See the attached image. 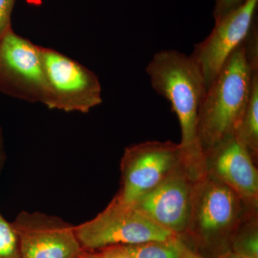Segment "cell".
<instances>
[{
	"label": "cell",
	"mask_w": 258,
	"mask_h": 258,
	"mask_svg": "<svg viewBox=\"0 0 258 258\" xmlns=\"http://www.w3.org/2000/svg\"><path fill=\"white\" fill-rule=\"evenodd\" d=\"M0 258H21L16 232L0 214Z\"/></svg>",
	"instance_id": "15"
},
{
	"label": "cell",
	"mask_w": 258,
	"mask_h": 258,
	"mask_svg": "<svg viewBox=\"0 0 258 258\" xmlns=\"http://www.w3.org/2000/svg\"><path fill=\"white\" fill-rule=\"evenodd\" d=\"M207 172L227 185L252 210L258 207V171L255 162L235 136L206 154Z\"/></svg>",
	"instance_id": "11"
},
{
	"label": "cell",
	"mask_w": 258,
	"mask_h": 258,
	"mask_svg": "<svg viewBox=\"0 0 258 258\" xmlns=\"http://www.w3.org/2000/svg\"><path fill=\"white\" fill-rule=\"evenodd\" d=\"M80 256L83 258H105L98 251L83 250Z\"/></svg>",
	"instance_id": "19"
},
{
	"label": "cell",
	"mask_w": 258,
	"mask_h": 258,
	"mask_svg": "<svg viewBox=\"0 0 258 258\" xmlns=\"http://www.w3.org/2000/svg\"><path fill=\"white\" fill-rule=\"evenodd\" d=\"M41 55L47 84L45 106L86 113L101 104V83L91 70L53 49L41 46Z\"/></svg>",
	"instance_id": "5"
},
{
	"label": "cell",
	"mask_w": 258,
	"mask_h": 258,
	"mask_svg": "<svg viewBox=\"0 0 258 258\" xmlns=\"http://www.w3.org/2000/svg\"><path fill=\"white\" fill-rule=\"evenodd\" d=\"M231 251L258 258L257 211L244 217L231 241Z\"/></svg>",
	"instance_id": "14"
},
{
	"label": "cell",
	"mask_w": 258,
	"mask_h": 258,
	"mask_svg": "<svg viewBox=\"0 0 258 258\" xmlns=\"http://www.w3.org/2000/svg\"><path fill=\"white\" fill-rule=\"evenodd\" d=\"M195 183L179 164L133 205L158 225L181 237L189 221Z\"/></svg>",
	"instance_id": "10"
},
{
	"label": "cell",
	"mask_w": 258,
	"mask_h": 258,
	"mask_svg": "<svg viewBox=\"0 0 258 258\" xmlns=\"http://www.w3.org/2000/svg\"><path fill=\"white\" fill-rule=\"evenodd\" d=\"M1 152H2V137H1V132H0V157H1Z\"/></svg>",
	"instance_id": "22"
},
{
	"label": "cell",
	"mask_w": 258,
	"mask_h": 258,
	"mask_svg": "<svg viewBox=\"0 0 258 258\" xmlns=\"http://www.w3.org/2000/svg\"><path fill=\"white\" fill-rule=\"evenodd\" d=\"M74 230L85 251H98L113 246L133 245L178 237L153 222L133 205L121 203L115 198L94 218L74 226Z\"/></svg>",
	"instance_id": "4"
},
{
	"label": "cell",
	"mask_w": 258,
	"mask_h": 258,
	"mask_svg": "<svg viewBox=\"0 0 258 258\" xmlns=\"http://www.w3.org/2000/svg\"><path fill=\"white\" fill-rule=\"evenodd\" d=\"M247 0H217L213 17L215 20L223 18L232 11L242 6Z\"/></svg>",
	"instance_id": "17"
},
{
	"label": "cell",
	"mask_w": 258,
	"mask_h": 258,
	"mask_svg": "<svg viewBox=\"0 0 258 258\" xmlns=\"http://www.w3.org/2000/svg\"><path fill=\"white\" fill-rule=\"evenodd\" d=\"M15 0H0V41L12 28L11 15Z\"/></svg>",
	"instance_id": "16"
},
{
	"label": "cell",
	"mask_w": 258,
	"mask_h": 258,
	"mask_svg": "<svg viewBox=\"0 0 258 258\" xmlns=\"http://www.w3.org/2000/svg\"><path fill=\"white\" fill-rule=\"evenodd\" d=\"M189 258H208V257H204L203 254L197 253V252H194L193 250H191V252H190Z\"/></svg>",
	"instance_id": "21"
},
{
	"label": "cell",
	"mask_w": 258,
	"mask_h": 258,
	"mask_svg": "<svg viewBox=\"0 0 258 258\" xmlns=\"http://www.w3.org/2000/svg\"><path fill=\"white\" fill-rule=\"evenodd\" d=\"M0 92L44 105L47 98L41 46L20 36L13 28L0 41Z\"/></svg>",
	"instance_id": "6"
},
{
	"label": "cell",
	"mask_w": 258,
	"mask_h": 258,
	"mask_svg": "<svg viewBox=\"0 0 258 258\" xmlns=\"http://www.w3.org/2000/svg\"><path fill=\"white\" fill-rule=\"evenodd\" d=\"M21 258H77L83 250L74 226L42 212H22L12 222Z\"/></svg>",
	"instance_id": "9"
},
{
	"label": "cell",
	"mask_w": 258,
	"mask_h": 258,
	"mask_svg": "<svg viewBox=\"0 0 258 258\" xmlns=\"http://www.w3.org/2000/svg\"><path fill=\"white\" fill-rule=\"evenodd\" d=\"M179 164V144L171 141L146 142L126 148L120 161V188L114 198L134 205Z\"/></svg>",
	"instance_id": "7"
},
{
	"label": "cell",
	"mask_w": 258,
	"mask_h": 258,
	"mask_svg": "<svg viewBox=\"0 0 258 258\" xmlns=\"http://www.w3.org/2000/svg\"><path fill=\"white\" fill-rule=\"evenodd\" d=\"M244 42L226 61L202 103L198 137L205 157L219 144L235 136L248 103L258 50L246 51Z\"/></svg>",
	"instance_id": "2"
},
{
	"label": "cell",
	"mask_w": 258,
	"mask_h": 258,
	"mask_svg": "<svg viewBox=\"0 0 258 258\" xmlns=\"http://www.w3.org/2000/svg\"><path fill=\"white\" fill-rule=\"evenodd\" d=\"M152 86L166 98L179 119L180 163L195 182L207 174L198 137L200 108L207 92L203 74L191 58L177 50L157 52L147 66Z\"/></svg>",
	"instance_id": "1"
},
{
	"label": "cell",
	"mask_w": 258,
	"mask_h": 258,
	"mask_svg": "<svg viewBox=\"0 0 258 258\" xmlns=\"http://www.w3.org/2000/svg\"><path fill=\"white\" fill-rule=\"evenodd\" d=\"M258 0H247L242 6L215 20L211 33L195 45L191 58L203 74L207 90L226 61L245 41L255 25Z\"/></svg>",
	"instance_id": "8"
},
{
	"label": "cell",
	"mask_w": 258,
	"mask_h": 258,
	"mask_svg": "<svg viewBox=\"0 0 258 258\" xmlns=\"http://www.w3.org/2000/svg\"><path fill=\"white\" fill-rule=\"evenodd\" d=\"M217 258H255L252 257H249V256L243 255V254H238L237 252H233V251H227L221 254L220 257Z\"/></svg>",
	"instance_id": "20"
},
{
	"label": "cell",
	"mask_w": 258,
	"mask_h": 258,
	"mask_svg": "<svg viewBox=\"0 0 258 258\" xmlns=\"http://www.w3.org/2000/svg\"><path fill=\"white\" fill-rule=\"evenodd\" d=\"M121 247L133 258H189L192 250L179 237Z\"/></svg>",
	"instance_id": "13"
},
{
	"label": "cell",
	"mask_w": 258,
	"mask_h": 258,
	"mask_svg": "<svg viewBox=\"0 0 258 258\" xmlns=\"http://www.w3.org/2000/svg\"><path fill=\"white\" fill-rule=\"evenodd\" d=\"M255 211L247 208L227 185L207 172L195 183L184 235L203 247L222 246L228 241L231 244L244 217Z\"/></svg>",
	"instance_id": "3"
},
{
	"label": "cell",
	"mask_w": 258,
	"mask_h": 258,
	"mask_svg": "<svg viewBox=\"0 0 258 258\" xmlns=\"http://www.w3.org/2000/svg\"><path fill=\"white\" fill-rule=\"evenodd\" d=\"M235 136L249 152L255 164L258 157V62L252 69V84L245 111Z\"/></svg>",
	"instance_id": "12"
},
{
	"label": "cell",
	"mask_w": 258,
	"mask_h": 258,
	"mask_svg": "<svg viewBox=\"0 0 258 258\" xmlns=\"http://www.w3.org/2000/svg\"><path fill=\"white\" fill-rule=\"evenodd\" d=\"M105 258H133L122 248L121 246H113L98 250Z\"/></svg>",
	"instance_id": "18"
},
{
	"label": "cell",
	"mask_w": 258,
	"mask_h": 258,
	"mask_svg": "<svg viewBox=\"0 0 258 258\" xmlns=\"http://www.w3.org/2000/svg\"><path fill=\"white\" fill-rule=\"evenodd\" d=\"M77 258H83L82 257H81V256L79 255V257H77Z\"/></svg>",
	"instance_id": "23"
}]
</instances>
